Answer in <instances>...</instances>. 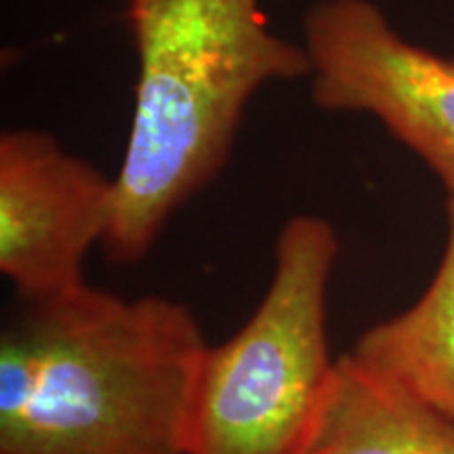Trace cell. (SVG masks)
Listing matches in <instances>:
<instances>
[{"label": "cell", "mask_w": 454, "mask_h": 454, "mask_svg": "<svg viewBox=\"0 0 454 454\" xmlns=\"http://www.w3.org/2000/svg\"><path fill=\"white\" fill-rule=\"evenodd\" d=\"M207 345L162 294L21 301L0 333V454H190Z\"/></svg>", "instance_id": "cell-1"}, {"label": "cell", "mask_w": 454, "mask_h": 454, "mask_svg": "<svg viewBox=\"0 0 454 454\" xmlns=\"http://www.w3.org/2000/svg\"><path fill=\"white\" fill-rule=\"evenodd\" d=\"M124 20L137 84L101 247L129 265L219 177L254 95L308 78L309 59L271 30L261 0H124Z\"/></svg>", "instance_id": "cell-2"}, {"label": "cell", "mask_w": 454, "mask_h": 454, "mask_svg": "<svg viewBox=\"0 0 454 454\" xmlns=\"http://www.w3.org/2000/svg\"><path fill=\"white\" fill-rule=\"evenodd\" d=\"M339 238L331 221L280 227L263 299L238 333L207 345L192 402L190 454H305L337 357L328 297Z\"/></svg>", "instance_id": "cell-3"}, {"label": "cell", "mask_w": 454, "mask_h": 454, "mask_svg": "<svg viewBox=\"0 0 454 454\" xmlns=\"http://www.w3.org/2000/svg\"><path fill=\"white\" fill-rule=\"evenodd\" d=\"M311 99L377 118L454 192V59L406 41L372 0H320L303 20Z\"/></svg>", "instance_id": "cell-4"}, {"label": "cell", "mask_w": 454, "mask_h": 454, "mask_svg": "<svg viewBox=\"0 0 454 454\" xmlns=\"http://www.w3.org/2000/svg\"><path fill=\"white\" fill-rule=\"evenodd\" d=\"M114 177L41 129L0 135V274L21 301L87 284L84 259L106 238Z\"/></svg>", "instance_id": "cell-5"}, {"label": "cell", "mask_w": 454, "mask_h": 454, "mask_svg": "<svg viewBox=\"0 0 454 454\" xmlns=\"http://www.w3.org/2000/svg\"><path fill=\"white\" fill-rule=\"evenodd\" d=\"M305 454H454V421L349 351L337 357Z\"/></svg>", "instance_id": "cell-6"}, {"label": "cell", "mask_w": 454, "mask_h": 454, "mask_svg": "<svg viewBox=\"0 0 454 454\" xmlns=\"http://www.w3.org/2000/svg\"><path fill=\"white\" fill-rule=\"evenodd\" d=\"M446 217L444 254L429 286L406 311L368 328L351 356L454 421V192Z\"/></svg>", "instance_id": "cell-7"}]
</instances>
